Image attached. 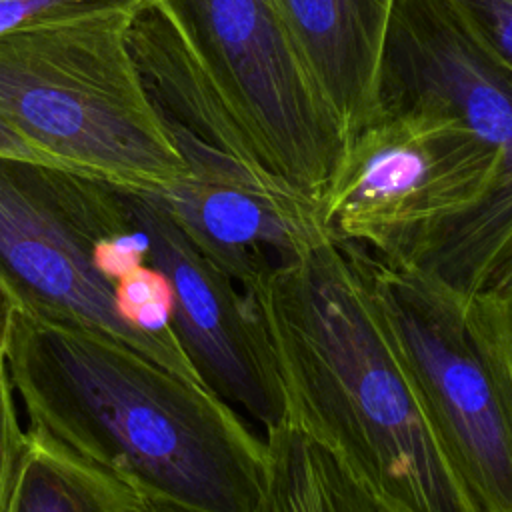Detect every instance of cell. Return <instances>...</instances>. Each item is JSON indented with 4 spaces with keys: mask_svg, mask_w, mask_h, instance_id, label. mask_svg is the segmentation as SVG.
Returning a JSON list of instances; mask_svg holds the SVG:
<instances>
[{
    "mask_svg": "<svg viewBox=\"0 0 512 512\" xmlns=\"http://www.w3.org/2000/svg\"><path fill=\"white\" fill-rule=\"evenodd\" d=\"M474 42L512 76V0H444Z\"/></svg>",
    "mask_w": 512,
    "mask_h": 512,
    "instance_id": "5bb4252c",
    "label": "cell"
},
{
    "mask_svg": "<svg viewBox=\"0 0 512 512\" xmlns=\"http://www.w3.org/2000/svg\"><path fill=\"white\" fill-rule=\"evenodd\" d=\"M196 248L240 290L330 238L318 206L278 180L182 176L152 190Z\"/></svg>",
    "mask_w": 512,
    "mask_h": 512,
    "instance_id": "9c48e42d",
    "label": "cell"
},
{
    "mask_svg": "<svg viewBox=\"0 0 512 512\" xmlns=\"http://www.w3.org/2000/svg\"><path fill=\"white\" fill-rule=\"evenodd\" d=\"M268 166L320 206L346 152L272 0H160Z\"/></svg>",
    "mask_w": 512,
    "mask_h": 512,
    "instance_id": "8992f818",
    "label": "cell"
},
{
    "mask_svg": "<svg viewBox=\"0 0 512 512\" xmlns=\"http://www.w3.org/2000/svg\"><path fill=\"white\" fill-rule=\"evenodd\" d=\"M396 0H272L346 146L376 106Z\"/></svg>",
    "mask_w": 512,
    "mask_h": 512,
    "instance_id": "30bf717a",
    "label": "cell"
},
{
    "mask_svg": "<svg viewBox=\"0 0 512 512\" xmlns=\"http://www.w3.org/2000/svg\"><path fill=\"white\" fill-rule=\"evenodd\" d=\"M28 446L16 410V392L6 364H0V512H10Z\"/></svg>",
    "mask_w": 512,
    "mask_h": 512,
    "instance_id": "2e32d148",
    "label": "cell"
},
{
    "mask_svg": "<svg viewBox=\"0 0 512 512\" xmlns=\"http://www.w3.org/2000/svg\"><path fill=\"white\" fill-rule=\"evenodd\" d=\"M244 294L268 336L284 418L388 512H482L392 342L350 244L322 238Z\"/></svg>",
    "mask_w": 512,
    "mask_h": 512,
    "instance_id": "6da1fadb",
    "label": "cell"
},
{
    "mask_svg": "<svg viewBox=\"0 0 512 512\" xmlns=\"http://www.w3.org/2000/svg\"><path fill=\"white\" fill-rule=\"evenodd\" d=\"M128 46L150 102L186 164V174L284 182L268 166L160 0H146L132 14Z\"/></svg>",
    "mask_w": 512,
    "mask_h": 512,
    "instance_id": "ba28073f",
    "label": "cell"
},
{
    "mask_svg": "<svg viewBox=\"0 0 512 512\" xmlns=\"http://www.w3.org/2000/svg\"><path fill=\"white\" fill-rule=\"evenodd\" d=\"M472 330L496 362L512 394V292L484 290L466 304Z\"/></svg>",
    "mask_w": 512,
    "mask_h": 512,
    "instance_id": "9a60e30c",
    "label": "cell"
},
{
    "mask_svg": "<svg viewBox=\"0 0 512 512\" xmlns=\"http://www.w3.org/2000/svg\"><path fill=\"white\" fill-rule=\"evenodd\" d=\"M146 0H0V36L88 16L134 14Z\"/></svg>",
    "mask_w": 512,
    "mask_h": 512,
    "instance_id": "4fadbf2b",
    "label": "cell"
},
{
    "mask_svg": "<svg viewBox=\"0 0 512 512\" xmlns=\"http://www.w3.org/2000/svg\"><path fill=\"white\" fill-rule=\"evenodd\" d=\"M266 478L254 512H388L288 418L264 430Z\"/></svg>",
    "mask_w": 512,
    "mask_h": 512,
    "instance_id": "8fae6325",
    "label": "cell"
},
{
    "mask_svg": "<svg viewBox=\"0 0 512 512\" xmlns=\"http://www.w3.org/2000/svg\"><path fill=\"white\" fill-rule=\"evenodd\" d=\"M16 314H18V304L0 282V364H6V354H8Z\"/></svg>",
    "mask_w": 512,
    "mask_h": 512,
    "instance_id": "ac0fdd59",
    "label": "cell"
},
{
    "mask_svg": "<svg viewBox=\"0 0 512 512\" xmlns=\"http://www.w3.org/2000/svg\"><path fill=\"white\" fill-rule=\"evenodd\" d=\"M490 292H512V252L506 256V260L500 264V268L496 270V274L492 276L488 288Z\"/></svg>",
    "mask_w": 512,
    "mask_h": 512,
    "instance_id": "d6986e66",
    "label": "cell"
},
{
    "mask_svg": "<svg viewBox=\"0 0 512 512\" xmlns=\"http://www.w3.org/2000/svg\"><path fill=\"white\" fill-rule=\"evenodd\" d=\"M350 246L478 508L512 512V394L472 330L468 300L414 268Z\"/></svg>",
    "mask_w": 512,
    "mask_h": 512,
    "instance_id": "5b68a950",
    "label": "cell"
},
{
    "mask_svg": "<svg viewBox=\"0 0 512 512\" xmlns=\"http://www.w3.org/2000/svg\"><path fill=\"white\" fill-rule=\"evenodd\" d=\"M140 506L126 484L42 432L28 430L10 512H138Z\"/></svg>",
    "mask_w": 512,
    "mask_h": 512,
    "instance_id": "7c38bea8",
    "label": "cell"
},
{
    "mask_svg": "<svg viewBox=\"0 0 512 512\" xmlns=\"http://www.w3.org/2000/svg\"><path fill=\"white\" fill-rule=\"evenodd\" d=\"M6 368L30 428L148 506L254 512L266 440L232 404L140 350L18 310Z\"/></svg>",
    "mask_w": 512,
    "mask_h": 512,
    "instance_id": "7a4b0ae2",
    "label": "cell"
},
{
    "mask_svg": "<svg viewBox=\"0 0 512 512\" xmlns=\"http://www.w3.org/2000/svg\"><path fill=\"white\" fill-rule=\"evenodd\" d=\"M0 158H16V160H30V162L56 166L44 152H40L34 144H30L2 116H0Z\"/></svg>",
    "mask_w": 512,
    "mask_h": 512,
    "instance_id": "e0dca14e",
    "label": "cell"
},
{
    "mask_svg": "<svg viewBox=\"0 0 512 512\" xmlns=\"http://www.w3.org/2000/svg\"><path fill=\"white\" fill-rule=\"evenodd\" d=\"M144 260L126 186L0 158V282L18 310L120 340L208 386L180 342L128 314L122 286Z\"/></svg>",
    "mask_w": 512,
    "mask_h": 512,
    "instance_id": "277c9868",
    "label": "cell"
},
{
    "mask_svg": "<svg viewBox=\"0 0 512 512\" xmlns=\"http://www.w3.org/2000/svg\"><path fill=\"white\" fill-rule=\"evenodd\" d=\"M138 512H182V510H174V508H160V506H148V504H142Z\"/></svg>",
    "mask_w": 512,
    "mask_h": 512,
    "instance_id": "ffe728a7",
    "label": "cell"
},
{
    "mask_svg": "<svg viewBox=\"0 0 512 512\" xmlns=\"http://www.w3.org/2000/svg\"><path fill=\"white\" fill-rule=\"evenodd\" d=\"M146 262L170 292V324L202 380L266 428L286 412L264 326L240 286L184 234L152 190L126 186Z\"/></svg>",
    "mask_w": 512,
    "mask_h": 512,
    "instance_id": "52a82bcc",
    "label": "cell"
},
{
    "mask_svg": "<svg viewBox=\"0 0 512 512\" xmlns=\"http://www.w3.org/2000/svg\"><path fill=\"white\" fill-rule=\"evenodd\" d=\"M132 14H100L0 36V116L56 166L162 190L186 164L128 46Z\"/></svg>",
    "mask_w": 512,
    "mask_h": 512,
    "instance_id": "3957f363",
    "label": "cell"
}]
</instances>
